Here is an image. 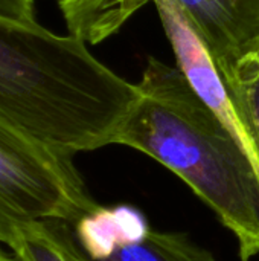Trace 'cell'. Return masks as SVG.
Here are the masks:
<instances>
[{
	"label": "cell",
	"instance_id": "1",
	"mask_svg": "<svg viewBox=\"0 0 259 261\" xmlns=\"http://www.w3.org/2000/svg\"><path fill=\"white\" fill-rule=\"evenodd\" d=\"M139 99L75 35L0 15V119L75 156L114 145Z\"/></svg>",
	"mask_w": 259,
	"mask_h": 261
},
{
	"label": "cell",
	"instance_id": "2",
	"mask_svg": "<svg viewBox=\"0 0 259 261\" xmlns=\"http://www.w3.org/2000/svg\"><path fill=\"white\" fill-rule=\"evenodd\" d=\"M137 87L114 145L174 173L237 239L241 261L259 257V174L243 145L179 67L150 58Z\"/></svg>",
	"mask_w": 259,
	"mask_h": 261
},
{
	"label": "cell",
	"instance_id": "3",
	"mask_svg": "<svg viewBox=\"0 0 259 261\" xmlns=\"http://www.w3.org/2000/svg\"><path fill=\"white\" fill-rule=\"evenodd\" d=\"M98 205L72 156L0 119V245L15 225L75 223Z\"/></svg>",
	"mask_w": 259,
	"mask_h": 261
},
{
	"label": "cell",
	"instance_id": "4",
	"mask_svg": "<svg viewBox=\"0 0 259 261\" xmlns=\"http://www.w3.org/2000/svg\"><path fill=\"white\" fill-rule=\"evenodd\" d=\"M70 231L78 261H171L153 240L147 217L128 205H98Z\"/></svg>",
	"mask_w": 259,
	"mask_h": 261
},
{
	"label": "cell",
	"instance_id": "5",
	"mask_svg": "<svg viewBox=\"0 0 259 261\" xmlns=\"http://www.w3.org/2000/svg\"><path fill=\"white\" fill-rule=\"evenodd\" d=\"M221 75L259 52V0H177Z\"/></svg>",
	"mask_w": 259,
	"mask_h": 261
},
{
	"label": "cell",
	"instance_id": "6",
	"mask_svg": "<svg viewBox=\"0 0 259 261\" xmlns=\"http://www.w3.org/2000/svg\"><path fill=\"white\" fill-rule=\"evenodd\" d=\"M69 32L87 44L116 34L143 5L153 0H56Z\"/></svg>",
	"mask_w": 259,
	"mask_h": 261
},
{
	"label": "cell",
	"instance_id": "7",
	"mask_svg": "<svg viewBox=\"0 0 259 261\" xmlns=\"http://www.w3.org/2000/svg\"><path fill=\"white\" fill-rule=\"evenodd\" d=\"M23 261H78L70 223L29 222L11 228L3 245Z\"/></svg>",
	"mask_w": 259,
	"mask_h": 261
},
{
	"label": "cell",
	"instance_id": "8",
	"mask_svg": "<svg viewBox=\"0 0 259 261\" xmlns=\"http://www.w3.org/2000/svg\"><path fill=\"white\" fill-rule=\"evenodd\" d=\"M221 76L246 128L259 174V52L244 57Z\"/></svg>",
	"mask_w": 259,
	"mask_h": 261
},
{
	"label": "cell",
	"instance_id": "9",
	"mask_svg": "<svg viewBox=\"0 0 259 261\" xmlns=\"http://www.w3.org/2000/svg\"><path fill=\"white\" fill-rule=\"evenodd\" d=\"M153 240L171 261H217L215 257L182 232L153 229Z\"/></svg>",
	"mask_w": 259,
	"mask_h": 261
},
{
	"label": "cell",
	"instance_id": "10",
	"mask_svg": "<svg viewBox=\"0 0 259 261\" xmlns=\"http://www.w3.org/2000/svg\"><path fill=\"white\" fill-rule=\"evenodd\" d=\"M0 15L23 23H34V0H0Z\"/></svg>",
	"mask_w": 259,
	"mask_h": 261
},
{
	"label": "cell",
	"instance_id": "11",
	"mask_svg": "<svg viewBox=\"0 0 259 261\" xmlns=\"http://www.w3.org/2000/svg\"><path fill=\"white\" fill-rule=\"evenodd\" d=\"M0 261H23L20 257H17L12 251H6L5 246L0 245Z\"/></svg>",
	"mask_w": 259,
	"mask_h": 261
}]
</instances>
